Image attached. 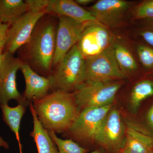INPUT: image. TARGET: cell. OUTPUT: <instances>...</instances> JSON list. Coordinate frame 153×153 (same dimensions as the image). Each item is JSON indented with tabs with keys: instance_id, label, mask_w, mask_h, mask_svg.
I'll return each mask as SVG.
<instances>
[{
	"instance_id": "6da1fadb",
	"label": "cell",
	"mask_w": 153,
	"mask_h": 153,
	"mask_svg": "<svg viewBox=\"0 0 153 153\" xmlns=\"http://www.w3.org/2000/svg\"><path fill=\"white\" fill-rule=\"evenodd\" d=\"M33 104L43 126L55 134L68 131L80 113L74 94L62 91H52Z\"/></svg>"
},
{
	"instance_id": "7a4b0ae2",
	"label": "cell",
	"mask_w": 153,
	"mask_h": 153,
	"mask_svg": "<svg viewBox=\"0 0 153 153\" xmlns=\"http://www.w3.org/2000/svg\"><path fill=\"white\" fill-rule=\"evenodd\" d=\"M57 29L55 24L51 22L37 25L27 44L30 61L48 77L51 74L56 48Z\"/></svg>"
},
{
	"instance_id": "3957f363",
	"label": "cell",
	"mask_w": 153,
	"mask_h": 153,
	"mask_svg": "<svg viewBox=\"0 0 153 153\" xmlns=\"http://www.w3.org/2000/svg\"><path fill=\"white\" fill-rule=\"evenodd\" d=\"M49 77L52 82L51 92L60 90L73 93L84 84L85 59L76 44L69 50Z\"/></svg>"
},
{
	"instance_id": "277c9868",
	"label": "cell",
	"mask_w": 153,
	"mask_h": 153,
	"mask_svg": "<svg viewBox=\"0 0 153 153\" xmlns=\"http://www.w3.org/2000/svg\"><path fill=\"white\" fill-rule=\"evenodd\" d=\"M126 128L119 111L112 107L99 128L94 142L104 153H121L125 143Z\"/></svg>"
},
{
	"instance_id": "5b68a950",
	"label": "cell",
	"mask_w": 153,
	"mask_h": 153,
	"mask_svg": "<svg viewBox=\"0 0 153 153\" xmlns=\"http://www.w3.org/2000/svg\"><path fill=\"white\" fill-rule=\"evenodd\" d=\"M112 107L111 104L82 110L70 128L64 134L86 149L88 145L94 142L99 128Z\"/></svg>"
},
{
	"instance_id": "8992f818",
	"label": "cell",
	"mask_w": 153,
	"mask_h": 153,
	"mask_svg": "<svg viewBox=\"0 0 153 153\" xmlns=\"http://www.w3.org/2000/svg\"><path fill=\"white\" fill-rule=\"evenodd\" d=\"M121 85L115 82L84 83L73 92L79 111L112 104Z\"/></svg>"
},
{
	"instance_id": "52a82bcc",
	"label": "cell",
	"mask_w": 153,
	"mask_h": 153,
	"mask_svg": "<svg viewBox=\"0 0 153 153\" xmlns=\"http://www.w3.org/2000/svg\"><path fill=\"white\" fill-rule=\"evenodd\" d=\"M126 78L115 58L112 44L99 55L85 60L84 83L108 82Z\"/></svg>"
},
{
	"instance_id": "ba28073f",
	"label": "cell",
	"mask_w": 153,
	"mask_h": 153,
	"mask_svg": "<svg viewBox=\"0 0 153 153\" xmlns=\"http://www.w3.org/2000/svg\"><path fill=\"white\" fill-rule=\"evenodd\" d=\"M1 68L0 71V106L8 104L12 100H15L18 104L27 107L28 102L18 90L16 83L17 71L21 68L23 61L13 55L4 52Z\"/></svg>"
},
{
	"instance_id": "9c48e42d",
	"label": "cell",
	"mask_w": 153,
	"mask_h": 153,
	"mask_svg": "<svg viewBox=\"0 0 153 153\" xmlns=\"http://www.w3.org/2000/svg\"><path fill=\"white\" fill-rule=\"evenodd\" d=\"M114 40L109 29L97 22H94L84 29L77 48L85 60L99 55L109 47Z\"/></svg>"
},
{
	"instance_id": "30bf717a",
	"label": "cell",
	"mask_w": 153,
	"mask_h": 153,
	"mask_svg": "<svg viewBox=\"0 0 153 153\" xmlns=\"http://www.w3.org/2000/svg\"><path fill=\"white\" fill-rule=\"evenodd\" d=\"M59 18L52 66H58L69 50L77 44L84 29L94 22L81 23L68 17Z\"/></svg>"
},
{
	"instance_id": "8fae6325",
	"label": "cell",
	"mask_w": 153,
	"mask_h": 153,
	"mask_svg": "<svg viewBox=\"0 0 153 153\" xmlns=\"http://www.w3.org/2000/svg\"><path fill=\"white\" fill-rule=\"evenodd\" d=\"M45 14L28 11L10 25L4 52L13 55L21 47L27 45L37 24Z\"/></svg>"
},
{
	"instance_id": "7c38bea8",
	"label": "cell",
	"mask_w": 153,
	"mask_h": 153,
	"mask_svg": "<svg viewBox=\"0 0 153 153\" xmlns=\"http://www.w3.org/2000/svg\"><path fill=\"white\" fill-rule=\"evenodd\" d=\"M131 7L130 2L124 0H99L88 11L98 23L110 29L122 25Z\"/></svg>"
},
{
	"instance_id": "4fadbf2b",
	"label": "cell",
	"mask_w": 153,
	"mask_h": 153,
	"mask_svg": "<svg viewBox=\"0 0 153 153\" xmlns=\"http://www.w3.org/2000/svg\"><path fill=\"white\" fill-rule=\"evenodd\" d=\"M20 70L25 78L26 88L23 96L30 102L41 99L50 93L52 82L49 77L41 76L27 63H22Z\"/></svg>"
},
{
	"instance_id": "5bb4252c",
	"label": "cell",
	"mask_w": 153,
	"mask_h": 153,
	"mask_svg": "<svg viewBox=\"0 0 153 153\" xmlns=\"http://www.w3.org/2000/svg\"><path fill=\"white\" fill-rule=\"evenodd\" d=\"M46 13L68 17L81 23L97 22L89 11L73 0H48Z\"/></svg>"
},
{
	"instance_id": "9a60e30c",
	"label": "cell",
	"mask_w": 153,
	"mask_h": 153,
	"mask_svg": "<svg viewBox=\"0 0 153 153\" xmlns=\"http://www.w3.org/2000/svg\"><path fill=\"white\" fill-rule=\"evenodd\" d=\"M153 150V137L133 128H126L125 143L121 153H150Z\"/></svg>"
},
{
	"instance_id": "2e32d148",
	"label": "cell",
	"mask_w": 153,
	"mask_h": 153,
	"mask_svg": "<svg viewBox=\"0 0 153 153\" xmlns=\"http://www.w3.org/2000/svg\"><path fill=\"white\" fill-rule=\"evenodd\" d=\"M29 106L33 123V130L30 132V135L36 143L38 153H58L57 146L48 130L44 128L38 120L33 102H30Z\"/></svg>"
},
{
	"instance_id": "e0dca14e",
	"label": "cell",
	"mask_w": 153,
	"mask_h": 153,
	"mask_svg": "<svg viewBox=\"0 0 153 153\" xmlns=\"http://www.w3.org/2000/svg\"><path fill=\"white\" fill-rule=\"evenodd\" d=\"M2 113L3 119L12 131L15 134L19 143L20 153H22V146L20 137L21 121L26 111L27 107L22 104L11 107L8 104L0 106Z\"/></svg>"
},
{
	"instance_id": "ac0fdd59",
	"label": "cell",
	"mask_w": 153,
	"mask_h": 153,
	"mask_svg": "<svg viewBox=\"0 0 153 153\" xmlns=\"http://www.w3.org/2000/svg\"><path fill=\"white\" fill-rule=\"evenodd\" d=\"M27 12L25 1L0 0V21L3 23L10 25Z\"/></svg>"
},
{
	"instance_id": "d6986e66",
	"label": "cell",
	"mask_w": 153,
	"mask_h": 153,
	"mask_svg": "<svg viewBox=\"0 0 153 153\" xmlns=\"http://www.w3.org/2000/svg\"><path fill=\"white\" fill-rule=\"evenodd\" d=\"M113 49L119 67L125 75L132 73L138 68L137 63L128 47L119 41H114Z\"/></svg>"
},
{
	"instance_id": "ffe728a7",
	"label": "cell",
	"mask_w": 153,
	"mask_h": 153,
	"mask_svg": "<svg viewBox=\"0 0 153 153\" xmlns=\"http://www.w3.org/2000/svg\"><path fill=\"white\" fill-rule=\"evenodd\" d=\"M153 96V81L143 80L137 82L132 89L130 96V108L136 113L141 103L145 99Z\"/></svg>"
},
{
	"instance_id": "44dd1931",
	"label": "cell",
	"mask_w": 153,
	"mask_h": 153,
	"mask_svg": "<svg viewBox=\"0 0 153 153\" xmlns=\"http://www.w3.org/2000/svg\"><path fill=\"white\" fill-rule=\"evenodd\" d=\"M51 138L55 143L58 153H87L88 150L82 147L73 140L62 139L58 137L56 134L52 131L48 130Z\"/></svg>"
},
{
	"instance_id": "7402d4cb",
	"label": "cell",
	"mask_w": 153,
	"mask_h": 153,
	"mask_svg": "<svg viewBox=\"0 0 153 153\" xmlns=\"http://www.w3.org/2000/svg\"><path fill=\"white\" fill-rule=\"evenodd\" d=\"M137 53L143 67L153 71V47L148 44H140L137 46Z\"/></svg>"
},
{
	"instance_id": "603a6c76",
	"label": "cell",
	"mask_w": 153,
	"mask_h": 153,
	"mask_svg": "<svg viewBox=\"0 0 153 153\" xmlns=\"http://www.w3.org/2000/svg\"><path fill=\"white\" fill-rule=\"evenodd\" d=\"M132 14L137 20L153 19V0H146L138 4L134 7Z\"/></svg>"
},
{
	"instance_id": "cb8c5ba5",
	"label": "cell",
	"mask_w": 153,
	"mask_h": 153,
	"mask_svg": "<svg viewBox=\"0 0 153 153\" xmlns=\"http://www.w3.org/2000/svg\"><path fill=\"white\" fill-rule=\"evenodd\" d=\"M142 20L144 22L143 27L138 33L147 44L153 47V19Z\"/></svg>"
},
{
	"instance_id": "d4e9b609",
	"label": "cell",
	"mask_w": 153,
	"mask_h": 153,
	"mask_svg": "<svg viewBox=\"0 0 153 153\" xmlns=\"http://www.w3.org/2000/svg\"><path fill=\"white\" fill-rule=\"evenodd\" d=\"M25 1L27 7L28 11L46 13L48 0H27Z\"/></svg>"
},
{
	"instance_id": "484cf974",
	"label": "cell",
	"mask_w": 153,
	"mask_h": 153,
	"mask_svg": "<svg viewBox=\"0 0 153 153\" xmlns=\"http://www.w3.org/2000/svg\"><path fill=\"white\" fill-rule=\"evenodd\" d=\"M10 25L0 21V44L6 42L8 30Z\"/></svg>"
},
{
	"instance_id": "4316f807",
	"label": "cell",
	"mask_w": 153,
	"mask_h": 153,
	"mask_svg": "<svg viewBox=\"0 0 153 153\" xmlns=\"http://www.w3.org/2000/svg\"><path fill=\"white\" fill-rule=\"evenodd\" d=\"M146 119L148 125L153 129V105L148 110Z\"/></svg>"
},
{
	"instance_id": "83f0119b",
	"label": "cell",
	"mask_w": 153,
	"mask_h": 153,
	"mask_svg": "<svg viewBox=\"0 0 153 153\" xmlns=\"http://www.w3.org/2000/svg\"><path fill=\"white\" fill-rule=\"evenodd\" d=\"M75 1L79 6H86L94 1L93 0H76Z\"/></svg>"
},
{
	"instance_id": "f1b7e54d",
	"label": "cell",
	"mask_w": 153,
	"mask_h": 153,
	"mask_svg": "<svg viewBox=\"0 0 153 153\" xmlns=\"http://www.w3.org/2000/svg\"><path fill=\"white\" fill-rule=\"evenodd\" d=\"M0 147H3L5 149H9V146L7 143L1 137H0Z\"/></svg>"
},
{
	"instance_id": "f546056e",
	"label": "cell",
	"mask_w": 153,
	"mask_h": 153,
	"mask_svg": "<svg viewBox=\"0 0 153 153\" xmlns=\"http://www.w3.org/2000/svg\"><path fill=\"white\" fill-rule=\"evenodd\" d=\"M5 43L6 42H4L0 44V55L2 54L3 52H4Z\"/></svg>"
},
{
	"instance_id": "4dcf8cb0",
	"label": "cell",
	"mask_w": 153,
	"mask_h": 153,
	"mask_svg": "<svg viewBox=\"0 0 153 153\" xmlns=\"http://www.w3.org/2000/svg\"><path fill=\"white\" fill-rule=\"evenodd\" d=\"M4 53L0 55V71H1V68L2 64L3 59H4Z\"/></svg>"
},
{
	"instance_id": "1f68e13d",
	"label": "cell",
	"mask_w": 153,
	"mask_h": 153,
	"mask_svg": "<svg viewBox=\"0 0 153 153\" xmlns=\"http://www.w3.org/2000/svg\"><path fill=\"white\" fill-rule=\"evenodd\" d=\"M104 153L102 151L100 150H94L92 151V152H91L90 153Z\"/></svg>"
},
{
	"instance_id": "d6a6232c",
	"label": "cell",
	"mask_w": 153,
	"mask_h": 153,
	"mask_svg": "<svg viewBox=\"0 0 153 153\" xmlns=\"http://www.w3.org/2000/svg\"><path fill=\"white\" fill-rule=\"evenodd\" d=\"M150 153H153V150L152 151V152H151Z\"/></svg>"
}]
</instances>
